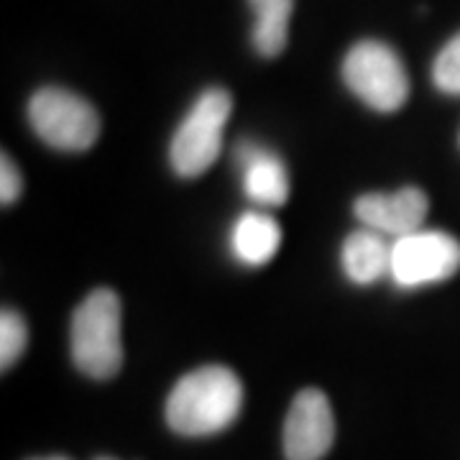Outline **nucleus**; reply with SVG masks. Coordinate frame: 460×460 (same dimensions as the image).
Segmentation results:
<instances>
[{
    "instance_id": "7ed1b4c3",
    "label": "nucleus",
    "mask_w": 460,
    "mask_h": 460,
    "mask_svg": "<svg viewBox=\"0 0 460 460\" xmlns=\"http://www.w3.org/2000/svg\"><path fill=\"white\" fill-rule=\"evenodd\" d=\"M230 113L233 95L226 87H208L192 102L169 144V162L177 177L198 180L217 162Z\"/></svg>"
},
{
    "instance_id": "1a4fd4ad",
    "label": "nucleus",
    "mask_w": 460,
    "mask_h": 460,
    "mask_svg": "<svg viewBox=\"0 0 460 460\" xmlns=\"http://www.w3.org/2000/svg\"><path fill=\"white\" fill-rule=\"evenodd\" d=\"M233 162L241 169L243 195L261 208H281L289 199V172L279 154L256 141H241L233 148Z\"/></svg>"
},
{
    "instance_id": "9b49d317",
    "label": "nucleus",
    "mask_w": 460,
    "mask_h": 460,
    "mask_svg": "<svg viewBox=\"0 0 460 460\" xmlns=\"http://www.w3.org/2000/svg\"><path fill=\"white\" fill-rule=\"evenodd\" d=\"M281 246V228L271 215L248 210L230 230V251L243 266H266Z\"/></svg>"
},
{
    "instance_id": "6e6552de",
    "label": "nucleus",
    "mask_w": 460,
    "mask_h": 460,
    "mask_svg": "<svg viewBox=\"0 0 460 460\" xmlns=\"http://www.w3.org/2000/svg\"><path fill=\"white\" fill-rule=\"evenodd\" d=\"M353 213L366 228L381 235H410L422 228L429 213V199L420 187H402L396 192H371L361 195L353 205Z\"/></svg>"
},
{
    "instance_id": "f8f14e48",
    "label": "nucleus",
    "mask_w": 460,
    "mask_h": 460,
    "mask_svg": "<svg viewBox=\"0 0 460 460\" xmlns=\"http://www.w3.org/2000/svg\"><path fill=\"white\" fill-rule=\"evenodd\" d=\"M253 11V49L266 59H277L289 41V21L295 0H248Z\"/></svg>"
},
{
    "instance_id": "ddd939ff",
    "label": "nucleus",
    "mask_w": 460,
    "mask_h": 460,
    "mask_svg": "<svg viewBox=\"0 0 460 460\" xmlns=\"http://www.w3.org/2000/svg\"><path fill=\"white\" fill-rule=\"evenodd\" d=\"M26 345H29V325L23 314L5 307L0 313V368L8 371L11 366H16Z\"/></svg>"
},
{
    "instance_id": "4468645a",
    "label": "nucleus",
    "mask_w": 460,
    "mask_h": 460,
    "mask_svg": "<svg viewBox=\"0 0 460 460\" xmlns=\"http://www.w3.org/2000/svg\"><path fill=\"white\" fill-rule=\"evenodd\" d=\"M432 83L445 95H460V33H456L432 62Z\"/></svg>"
},
{
    "instance_id": "39448f33",
    "label": "nucleus",
    "mask_w": 460,
    "mask_h": 460,
    "mask_svg": "<svg viewBox=\"0 0 460 460\" xmlns=\"http://www.w3.org/2000/svg\"><path fill=\"white\" fill-rule=\"evenodd\" d=\"M33 133L57 151H87L98 144L100 115L83 95L65 87H41L29 100Z\"/></svg>"
},
{
    "instance_id": "dca6fc26",
    "label": "nucleus",
    "mask_w": 460,
    "mask_h": 460,
    "mask_svg": "<svg viewBox=\"0 0 460 460\" xmlns=\"http://www.w3.org/2000/svg\"><path fill=\"white\" fill-rule=\"evenodd\" d=\"M31 460H69L65 456H47V458H31Z\"/></svg>"
},
{
    "instance_id": "f03ea898",
    "label": "nucleus",
    "mask_w": 460,
    "mask_h": 460,
    "mask_svg": "<svg viewBox=\"0 0 460 460\" xmlns=\"http://www.w3.org/2000/svg\"><path fill=\"white\" fill-rule=\"evenodd\" d=\"M123 305L113 289H93L72 314V361L84 376L108 381L123 366Z\"/></svg>"
},
{
    "instance_id": "f257e3e1",
    "label": "nucleus",
    "mask_w": 460,
    "mask_h": 460,
    "mask_svg": "<svg viewBox=\"0 0 460 460\" xmlns=\"http://www.w3.org/2000/svg\"><path fill=\"white\" fill-rule=\"evenodd\" d=\"M243 404L241 378L228 366H202L181 376L166 396V425L184 438L228 429Z\"/></svg>"
},
{
    "instance_id": "f3484780",
    "label": "nucleus",
    "mask_w": 460,
    "mask_h": 460,
    "mask_svg": "<svg viewBox=\"0 0 460 460\" xmlns=\"http://www.w3.org/2000/svg\"><path fill=\"white\" fill-rule=\"evenodd\" d=\"M95 460H113V458H95Z\"/></svg>"
},
{
    "instance_id": "2eb2a0df",
    "label": "nucleus",
    "mask_w": 460,
    "mask_h": 460,
    "mask_svg": "<svg viewBox=\"0 0 460 460\" xmlns=\"http://www.w3.org/2000/svg\"><path fill=\"white\" fill-rule=\"evenodd\" d=\"M23 192V177L18 172V166L13 164V159L8 154H3L0 159V202L8 208L13 205Z\"/></svg>"
},
{
    "instance_id": "9d476101",
    "label": "nucleus",
    "mask_w": 460,
    "mask_h": 460,
    "mask_svg": "<svg viewBox=\"0 0 460 460\" xmlns=\"http://www.w3.org/2000/svg\"><path fill=\"white\" fill-rule=\"evenodd\" d=\"M392 263V243L371 228L356 230L343 241L341 248V266L348 281L358 287L376 284L384 274H389Z\"/></svg>"
},
{
    "instance_id": "0eeeda50",
    "label": "nucleus",
    "mask_w": 460,
    "mask_h": 460,
    "mask_svg": "<svg viewBox=\"0 0 460 460\" xmlns=\"http://www.w3.org/2000/svg\"><path fill=\"white\" fill-rule=\"evenodd\" d=\"M335 443V417L320 389H302L284 420V458L323 460Z\"/></svg>"
},
{
    "instance_id": "20e7f679",
    "label": "nucleus",
    "mask_w": 460,
    "mask_h": 460,
    "mask_svg": "<svg viewBox=\"0 0 460 460\" xmlns=\"http://www.w3.org/2000/svg\"><path fill=\"white\" fill-rule=\"evenodd\" d=\"M345 87L376 113H396L410 100V75L402 57L378 39H363L345 54Z\"/></svg>"
},
{
    "instance_id": "423d86ee",
    "label": "nucleus",
    "mask_w": 460,
    "mask_h": 460,
    "mask_svg": "<svg viewBox=\"0 0 460 460\" xmlns=\"http://www.w3.org/2000/svg\"><path fill=\"white\" fill-rule=\"evenodd\" d=\"M460 271V241L445 230H414L392 243L389 277L402 289L440 284Z\"/></svg>"
}]
</instances>
